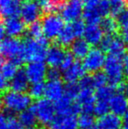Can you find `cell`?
Wrapping results in <instances>:
<instances>
[{
    "mask_svg": "<svg viewBox=\"0 0 128 129\" xmlns=\"http://www.w3.org/2000/svg\"><path fill=\"white\" fill-rule=\"evenodd\" d=\"M91 50V45L84 39H76L70 46V53L77 59H84Z\"/></svg>",
    "mask_w": 128,
    "mask_h": 129,
    "instance_id": "cb8c5ba5",
    "label": "cell"
},
{
    "mask_svg": "<svg viewBox=\"0 0 128 129\" xmlns=\"http://www.w3.org/2000/svg\"><path fill=\"white\" fill-rule=\"evenodd\" d=\"M83 6L82 0H68L62 5L61 16L66 22H74L80 19V17L83 14Z\"/></svg>",
    "mask_w": 128,
    "mask_h": 129,
    "instance_id": "9c48e42d",
    "label": "cell"
},
{
    "mask_svg": "<svg viewBox=\"0 0 128 129\" xmlns=\"http://www.w3.org/2000/svg\"></svg>",
    "mask_w": 128,
    "mask_h": 129,
    "instance_id": "680465c9",
    "label": "cell"
},
{
    "mask_svg": "<svg viewBox=\"0 0 128 129\" xmlns=\"http://www.w3.org/2000/svg\"><path fill=\"white\" fill-rule=\"evenodd\" d=\"M67 52L61 45H52L48 48L46 55V62L50 68H60Z\"/></svg>",
    "mask_w": 128,
    "mask_h": 129,
    "instance_id": "9a60e30c",
    "label": "cell"
},
{
    "mask_svg": "<svg viewBox=\"0 0 128 129\" xmlns=\"http://www.w3.org/2000/svg\"><path fill=\"white\" fill-rule=\"evenodd\" d=\"M111 112L119 116H125L128 112V99L124 92H117L109 103Z\"/></svg>",
    "mask_w": 128,
    "mask_h": 129,
    "instance_id": "5bb4252c",
    "label": "cell"
},
{
    "mask_svg": "<svg viewBox=\"0 0 128 129\" xmlns=\"http://www.w3.org/2000/svg\"><path fill=\"white\" fill-rule=\"evenodd\" d=\"M0 105H1V102H0Z\"/></svg>",
    "mask_w": 128,
    "mask_h": 129,
    "instance_id": "6f0895ef",
    "label": "cell"
},
{
    "mask_svg": "<svg viewBox=\"0 0 128 129\" xmlns=\"http://www.w3.org/2000/svg\"><path fill=\"white\" fill-rule=\"evenodd\" d=\"M83 21L87 23V25H98L101 23L103 18L99 14L97 7L95 8H84Z\"/></svg>",
    "mask_w": 128,
    "mask_h": 129,
    "instance_id": "f1b7e54d",
    "label": "cell"
},
{
    "mask_svg": "<svg viewBox=\"0 0 128 129\" xmlns=\"http://www.w3.org/2000/svg\"><path fill=\"white\" fill-rule=\"evenodd\" d=\"M52 129H78L77 119L74 115H58L53 122Z\"/></svg>",
    "mask_w": 128,
    "mask_h": 129,
    "instance_id": "603a6c76",
    "label": "cell"
},
{
    "mask_svg": "<svg viewBox=\"0 0 128 129\" xmlns=\"http://www.w3.org/2000/svg\"><path fill=\"white\" fill-rule=\"evenodd\" d=\"M105 59L104 53L101 48H93L84 57L82 64L86 71L95 74L104 69Z\"/></svg>",
    "mask_w": 128,
    "mask_h": 129,
    "instance_id": "ba28073f",
    "label": "cell"
},
{
    "mask_svg": "<svg viewBox=\"0 0 128 129\" xmlns=\"http://www.w3.org/2000/svg\"><path fill=\"white\" fill-rule=\"evenodd\" d=\"M39 5H40L41 10L46 14H53L56 13L59 10H61L62 5L51 1V0H39Z\"/></svg>",
    "mask_w": 128,
    "mask_h": 129,
    "instance_id": "d6a6232c",
    "label": "cell"
},
{
    "mask_svg": "<svg viewBox=\"0 0 128 129\" xmlns=\"http://www.w3.org/2000/svg\"><path fill=\"white\" fill-rule=\"evenodd\" d=\"M26 32L29 36V38L32 39H39L43 37V29L42 25L39 21H36L29 25V26L26 29Z\"/></svg>",
    "mask_w": 128,
    "mask_h": 129,
    "instance_id": "e575fe53",
    "label": "cell"
},
{
    "mask_svg": "<svg viewBox=\"0 0 128 129\" xmlns=\"http://www.w3.org/2000/svg\"><path fill=\"white\" fill-rule=\"evenodd\" d=\"M123 121L119 116L108 112L107 114L99 118L97 126L100 129H121Z\"/></svg>",
    "mask_w": 128,
    "mask_h": 129,
    "instance_id": "ffe728a7",
    "label": "cell"
},
{
    "mask_svg": "<svg viewBox=\"0 0 128 129\" xmlns=\"http://www.w3.org/2000/svg\"><path fill=\"white\" fill-rule=\"evenodd\" d=\"M100 26L102 27L103 31L105 34H112L114 35L118 30H119V26L113 17H105L102 19L100 23Z\"/></svg>",
    "mask_w": 128,
    "mask_h": 129,
    "instance_id": "f546056e",
    "label": "cell"
},
{
    "mask_svg": "<svg viewBox=\"0 0 128 129\" xmlns=\"http://www.w3.org/2000/svg\"><path fill=\"white\" fill-rule=\"evenodd\" d=\"M19 119L21 126L26 129H32L36 125V123L38 122L33 110L30 108L20 112L19 114V119Z\"/></svg>",
    "mask_w": 128,
    "mask_h": 129,
    "instance_id": "4316f807",
    "label": "cell"
},
{
    "mask_svg": "<svg viewBox=\"0 0 128 129\" xmlns=\"http://www.w3.org/2000/svg\"><path fill=\"white\" fill-rule=\"evenodd\" d=\"M26 74L31 83H43L48 77V67L44 61H32L26 67Z\"/></svg>",
    "mask_w": 128,
    "mask_h": 129,
    "instance_id": "8fae6325",
    "label": "cell"
},
{
    "mask_svg": "<svg viewBox=\"0 0 128 129\" xmlns=\"http://www.w3.org/2000/svg\"><path fill=\"white\" fill-rule=\"evenodd\" d=\"M81 90V87L79 83H68L65 85V96L70 99H76L79 91Z\"/></svg>",
    "mask_w": 128,
    "mask_h": 129,
    "instance_id": "d590c367",
    "label": "cell"
},
{
    "mask_svg": "<svg viewBox=\"0 0 128 129\" xmlns=\"http://www.w3.org/2000/svg\"><path fill=\"white\" fill-rule=\"evenodd\" d=\"M30 81L25 70H19L17 74L10 80L11 90L19 92H26L29 89Z\"/></svg>",
    "mask_w": 128,
    "mask_h": 129,
    "instance_id": "7402d4cb",
    "label": "cell"
},
{
    "mask_svg": "<svg viewBox=\"0 0 128 129\" xmlns=\"http://www.w3.org/2000/svg\"><path fill=\"white\" fill-rule=\"evenodd\" d=\"M125 3H126L127 5H128V0H125Z\"/></svg>",
    "mask_w": 128,
    "mask_h": 129,
    "instance_id": "11a10c76",
    "label": "cell"
},
{
    "mask_svg": "<svg viewBox=\"0 0 128 129\" xmlns=\"http://www.w3.org/2000/svg\"><path fill=\"white\" fill-rule=\"evenodd\" d=\"M1 72L7 80H11L19 72V65L13 61L9 60L8 61L4 63Z\"/></svg>",
    "mask_w": 128,
    "mask_h": 129,
    "instance_id": "4dcf8cb0",
    "label": "cell"
},
{
    "mask_svg": "<svg viewBox=\"0 0 128 129\" xmlns=\"http://www.w3.org/2000/svg\"><path fill=\"white\" fill-rule=\"evenodd\" d=\"M97 9L102 18L108 17V15L111 14V6H110L109 0H102L97 6Z\"/></svg>",
    "mask_w": 128,
    "mask_h": 129,
    "instance_id": "f35d334b",
    "label": "cell"
},
{
    "mask_svg": "<svg viewBox=\"0 0 128 129\" xmlns=\"http://www.w3.org/2000/svg\"><path fill=\"white\" fill-rule=\"evenodd\" d=\"M48 77L49 80H56L60 79L61 71L57 68H50L48 71Z\"/></svg>",
    "mask_w": 128,
    "mask_h": 129,
    "instance_id": "f6af8a7d",
    "label": "cell"
},
{
    "mask_svg": "<svg viewBox=\"0 0 128 129\" xmlns=\"http://www.w3.org/2000/svg\"><path fill=\"white\" fill-rule=\"evenodd\" d=\"M104 73L111 85L113 87L121 86L123 84L124 76L125 75L122 58L109 54L104 65Z\"/></svg>",
    "mask_w": 128,
    "mask_h": 129,
    "instance_id": "3957f363",
    "label": "cell"
},
{
    "mask_svg": "<svg viewBox=\"0 0 128 129\" xmlns=\"http://www.w3.org/2000/svg\"><path fill=\"white\" fill-rule=\"evenodd\" d=\"M6 129H23V126L19 123V119L12 117H9Z\"/></svg>",
    "mask_w": 128,
    "mask_h": 129,
    "instance_id": "ee69618b",
    "label": "cell"
},
{
    "mask_svg": "<svg viewBox=\"0 0 128 129\" xmlns=\"http://www.w3.org/2000/svg\"><path fill=\"white\" fill-rule=\"evenodd\" d=\"M43 35L48 40L57 39L64 28V20L56 13L47 14L42 19Z\"/></svg>",
    "mask_w": 128,
    "mask_h": 129,
    "instance_id": "8992f818",
    "label": "cell"
},
{
    "mask_svg": "<svg viewBox=\"0 0 128 129\" xmlns=\"http://www.w3.org/2000/svg\"><path fill=\"white\" fill-rule=\"evenodd\" d=\"M104 33L99 25H87L83 34V39L92 46L100 45L104 37Z\"/></svg>",
    "mask_w": 128,
    "mask_h": 129,
    "instance_id": "e0dca14e",
    "label": "cell"
},
{
    "mask_svg": "<svg viewBox=\"0 0 128 129\" xmlns=\"http://www.w3.org/2000/svg\"><path fill=\"white\" fill-rule=\"evenodd\" d=\"M102 0H82L85 8H95Z\"/></svg>",
    "mask_w": 128,
    "mask_h": 129,
    "instance_id": "bcb514c9",
    "label": "cell"
},
{
    "mask_svg": "<svg viewBox=\"0 0 128 129\" xmlns=\"http://www.w3.org/2000/svg\"><path fill=\"white\" fill-rule=\"evenodd\" d=\"M72 99L67 96H63L60 100L55 102V107L58 115H74L79 112V108L76 105H74Z\"/></svg>",
    "mask_w": 128,
    "mask_h": 129,
    "instance_id": "44dd1931",
    "label": "cell"
},
{
    "mask_svg": "<svg viewBox=\"0 0 128 129\" xmlns=\"http://www.w3.org/2000/svg\"><path fill=\"white\" fill-rule=\"evenodd\" d=\"M32 109L35 113L38 122L43 126L52 125L56 119L55 105L48 99H38Z\"/></svg>",
    "mask_w": 128,
    "mask_h": 129,
    "instance_id": "5b68a950",
    "label": "cell"
},
{
    "mask_svg": "<svg viewBox=\"0 0 128 129\" xmlns=\"http://www.w3.org/2000/svg\"><path fill=\"white\" fill-rule=\"evenodd\" d=\"M20 6V0H0V16L5 19L17 17Z\"/></svg>",
    "mask_w": 128,
    "mask_h": 129,
    "instance_id": "ac0fdd59",
    "label": "cell"
},
{
    "mask_svg": "<svg viewBox=\"0 0 128 129\" xmlns=\"http://www.w3.org/2000/svg\"><path fill=\"white\" fill-rule=\"evenodd\" d=\"M29 95L32 99H41L45 96V83H32L29 87Z\"/></svg>",
    "mask_w": 128,
    "mask_h": 129,
    "instance_id": "836d02e7",
    "label": "cell"
},
{
    "mask_svg": "<svg viewBox=\"0 0 128 129\" xmlns=\"http://www.w3.org/2000/svg\"><path fill=\"white\" fill-rule=\"evenodd\" d=\"M0 55L13 61L18 65L26 61L24 57V45L18 38L8 37L0 42Z\"/></svg>",
    "mask_w": 128,
    "mask_h": 129,
    "instance_id": "277c9868",
    "label": "cell"
},
{
    "mask_svg": "<svg viewBox=\"0 0 128 129\" xmlns=\"http://www.w3.org/2000/svg\"><path fill=\"white\" fill-rule=\"evenodd\" d=\"M72 27H73L74 31H75V34H76L77 38H80L81 36H83V34H84V31H85V27H86V25H85V22L82 19H77V20L74 21V22H71Z\"/></svg>",
    "mask_w": 128,
    "mask_h": 129,
    "instance_id": "ab89813d",
    "label": "cell"
},
{
    "mask_svg": "<svg viewBox=\"0 0 128 129\" xmlns=\"http://www.w3.org/2000/svg\"><path fill=\"white\" fill-rule=\"evenodd\" d=\"M88 129H100V128H99L97 126H91V127L88 128Z\"/></svg>",
    "mask_w": 128,
    "mask_h": 129,
    "instance_id": "db71d44e",
    "label": "cell"
},
{
    "mask_svg": "<svg viewBox=\"0 0 128 129\" xmlns=\"http://www.w3.org/2000/svg\"><path fill=\"white\" fill-rule=\"evenodd\" d=\"M79 85L82 89H87V88L94 89V85H93V82H92V77L91 76H84L80 80Z\"/></svg>",
    "mask_w": 128,
    "mask_h": 129,
    "instance_id": "b9f144b4",
    "label": "cell"
},
{
    "mask_svg": "<svg viewBox=\"0 0 128 129\" xmlns=\"http://www.w3.org/2000/svg\"><path fill=\"white\" fill-rule=\"evenodd\" d=\"M121 129H128V112L125 116V120L123 121V126Z\"/></svg>",
    "mask_w": 128,
    "mask_h": 129,
    "instance_id": "816d5d0a",
    "label": "cell"
},
{
    "mask_svg": "<svg viewBox=\"0 0 128 129\" xmlns=\"http://www.w3.org/2000/svg\"><path fill=\"white\" fill-rule=\"evenodd\" d=\"M41 129H46V128H41Z\"/></svg>",
    "mask_w": 128,
    "mask_h": 129,
    "instance_id": "9f6ffc18",
    "label": "cell"
},
{
    "mask_svg": "<svg viewBox=\"0 0 128 129\" xmlns=\"http://www.w3.org/2000/svg\"><path fill=\"white\" fill-rule=\"evenodd\" d=\"M114 94V87L111 84H106L97 89L96 91V104L93 109V112L96 115L102 117L108 113L110 111V100Z\"/></svg>",
    "mask_w": 128,
    "mask_h": 129,
    "instance_id": "52a82bcc",
    "label": "cell"
},
{
    "mask_svg": "<svg viewBox=\"0 0 128 129\" xmlns=\"http://www.w3.org/2000/svg\"><path fill=\"white\" fill-rule=\"evenodd\" d=\"M117 21L119 26L121 38L125 42H128V9H125L117 16Z\"/></svg>",
    "mask_w": 128,
    "mask_h": 129,
    "instance_id": "83f0119b",
    "label": "cell"
},
{
    "mask_svg": "<svg viewBox=\"0 0 128 129\" xmlns=\"http://www.w3.org/2000/svg\"><path fill=\"white\" fill-rule=\"evenodd\" d=\"M77 123L80 129H88L94 126V117L91 112H82L77 118Z\"/></svg>",
    "mask_w": 128,
    "mask_h": 129,
    "instance_id": "1f68e13d",
    "label": "cell"
},
{
    "mask_svg": "<svg viewBox=\"0 0 128 129\" xmlns=\"http://www.w3.org/2000/svg\"><path fill=\"white\" fill-rule=\"evenodd\" d=\"M76 39H78V38H77L71 24L69 23V24H68L67 26H64L62 33H61L60 35L57 38V41H58L59 45H61L62 47H68L71 46V44Z\"/></svg>",
    "mask_w": 128,
    "mask_h": 129,
    "instance_id": "d4e9b609",
    "label": "cell"
},
{
    "mask_svg": "<svg viewBox=\"0 0 128 129\" xmlns=\"http://www.w3.org/2000/svg\"><path fill=\"white\" fill-rule=\"evenodd\" d=\"M5 27L7 35H9V37L19 38L26 32L24 21L18 17L9 18V19H5Z\"/></svg>",
    "mask_w": 128,
    "mask_h": 129,
    "instance_id": "2e32d148",
    "label": "cell"
},
{
    "mask_svg": "<svg viewBox=\"0 0 128 129\" xmlns=\"http://www.w3.org/2000/svg\"><path fill=\"white\" fill-rule=\"evenodd\" d=\"M8 119V116H6L5 113H1L0 112V129H6Z\"/></svg>",
    "mask_w": 128,
    "mask_h": 129,
    "instance_id": "7dc6e473",
    "label": "cell"
},
{
    "mask_svg": "<svg viewBox=\"0 0 128 129\" xmlns=\"http://www.w3.org/2000/svg\"><path fill=\"white\" fill-rule=\"evenodd\" d=\"M24 45L25 60L29 62L32 61H43L46 60L47 52L48 49V40L46 37L39 39L28 38Z\"/></svg>",
    "mask_w": 128,
    "mask_h": 129,
    "instance_id": "7a4b0ae2",
    "label": "cell"
},
{
    "mask_svg": "<svg viewBox=\"0 0 128 129\" xmlns=\"http://www.w3.org/2000/svg\"><path fill=\"white\" fill-rule=\"evenodd\" d=\"M85 72L83 64L75 61L72 66L63 71V78L67 83H76L85 76Z\"/></svg>",
    "mask_w": 128,
    "mask_h": 129,
    "instance_id": "d6986e66",
    "label": "cell"
},
{
    "mask_svg": "<svg viewBox=\"0 0 128 129\" xmlns=\"http://www.w3.org/2000/svg\"><path fill=\"white\" fill-rule=\"evenodd\" d=\"M96 104V93L93 89L81 88L76 98V105L82 112H91L94 109Z\"/></svg>",
    "mask_w": 128,
    "mask_h": 129,
    "instance_id": "7c38bea8",
    "label": "cell"
},
{
    "mask_svg": "<svg viewBox=\"0 0 128 129\" xmlns=\"http://www.w3.org/2000/svg\"><path fill=\"white\" fill-rule=\"evenodd\" d=\"M123 62H124V69H125V74L128 77V54L125 56V58L123 60Z\"/></svg>",
    "mask_w": 128,
    "mask_h": 129,
    "instance_id": "681fc988",
    "label": "cell"
},
{
    "mask_svg": "<svg viewBox=\"0 0 128 129\" xmlns=\"http://www.w3.org/2000/svg\"><path fill=\"white\" fill-rule=\"evenodd\" d=\"M6 31H5V25L0 24V42L2 41L5 39V36H6Z\"/></svg>",
    "mask_w": 128,
    "mask_h": 129,
    "instance_id": "c3c4849f",
    "label": "cell"
},
{
    "mask_svg": "<svg viewBox=\"0 0 128 129\" xmlns=\"http://www.w3.org/2000/svg\"><path fill=\"white\" fill-rule=\"evenodd\" d=\"M74 62H75V57H74V55L71 53H67L63 61H62L60 69L62 71H64V70H68L70 66H72L74 64Z\"/></svg>",
    "mask_w": 128,
    "mask_h": 129,
    "instance_id": "60d3db41",
    "label": "cell"
},
{
    "mask_svg": "<svg viewBox=\"0 0 128 129\" xmlns=\"http://www.w3.org/2000/svg\"><path fill=\"white\" fill-rule=\"evenodd\" d=\"M4 63H5V61H4L3 56L0 55V91L5 90V89H6V87L8 86V83H7L8 80L4 77L3 74H2V72H1L2 67H3Z\"/></svg>",
    "mask_w": 128,
    "mask_h": 129,
    "instance_id": "7bdbcfd3",
    "label": "cell"
},
{
    "mask_svg": "<svg viewBox=\"0 0 128 129\" xmlns=\"http://www.w3.org/2000/svg\"><path fill=\"white\" fill-rule=\"evenodd\" d=\"M125 42V41L121 37H118V36L114 35L109 45L107 52L109 53V54L122 58V56L125 54V50H126Z\"/></svg>",
    "mask_w": 128,
    "mask_h": 129,
    "instance_id": "484cf974",
    "label": "cell"
},
{
    "mask_svg": "<svg viewBox=\"0 0 128 129\" xmlns=\"http://www.w3.org/2000/svg\"><path fill=\"white\" fill-rule=\"evenodd\" d=\"M121 87H122V90H123L122 92H124L125 95L128 96V82L123 83V84L121 85Z\"/></svg>",
    "mask_w": 128,
    "mask_h": 129,
    "instance_id": "f907efd6",
    "label": "cell"
},
{
    "mask_svg": "<svg viewBox=\"0 0 128 129\" xmlns=\"http://www.w3.org/2000/svg\"><path fill=\"white\" fill-rule=\"evenodd\" d=\"M51 1L55 2V3L58 4V5H63V3H64V2H65V0H51Z\"/></svg>",
    "mask_w": 128,
    "mask_h": 129,
    "instance_id": "f5cc1de1",
    "label": "cell"
},
{
    "mask_svg": "<svg viewBox=\"0 0 128 129\" xmlns=\"http://www.w3.org/2000/svg\"><path fill=\"white\" fill-rule=\"evenodd\" d=\"M65 94V85L61 79L48 80L45 84V97L52 102H57Z\"/></svg>",
    "mask_w": 128,
    "mask_h": 129,
    "instance_id": "4fadbf2b",
    "label": "cell"
},
{
    "mask_svg": "<svg viewBox=\"0 0 128 129\" xmlns=\"http://www.w3.org/2000/svg\"><path fill=\"white\" fill-rule=\"evenodd\" d=\"M41 12L42 10L39 2L35 0H26L21 4L19 15L25 24L30 25L38 21L41 15Z\"/></svg>",
    "mask_w": 128,
    "mask_h": 129,
    "instance_id": "30bf717a",
    "label": "cell"
},
{
    "mask_svg": "<svg viewBox=\"0 0 128 129\" xmlns=\"http://www.w3.org/2000/svg\"><path fill=\"white\" fill-rule=\"evenodd\" d=\"M1 106L9 113H20L29 108L32 103V98L26 92H19L8 90L3 94L1 99Z\"/></svg>",
    "mask_w": 128,
    "mask_h": 129,
    "instance_id": "6da1fadb",
    "label": "cell"
},
{
    "mask_svg": "<svg viewBox=\"0 0 128 129\" xmlns=\"http://www.w3.org/2000/svg\"><path fill=\"white\" fill-rule=\"evenodd\" d=\"M91 77H92V82L94 88L98 89L100 87L104 86V85H106V83L108 82L107 77L103 72H97V73L93 74V76H91Z\"/></svg>",
    "mask_w": 128,
    "mask_h": 129,
    "instance_id": "74e56055",
    "label": "cell"
},
{
    "mask_svg": "<svg viewBox=\"0 0 128 129\" xmlns=\"http://www.w3.org/2000/svg\"><path fill=\"white\" fill-rule=\"evenodd\" d=\"M110 6H111V14L113 17H117L120 12L125 9V0H109Z\"/></svg>",
    "mask_w": 128,
    "mask_h": 129,
    "instance_id": "8d00e7d4",
    "label": "cell"
}]
</instances>
